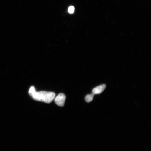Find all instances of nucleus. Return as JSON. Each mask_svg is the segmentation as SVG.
Returning a JSON list of instances; mask_svg holds the SVG:
<instances>
[{
    "mask_svg": "<svg viewBox=\"0 0 151 151\" xmlns=\"http://www.w3.org/2000/svg\"><path fill=\"white\" fill-rule=\"evenodd\" d=\"M106 88V86L105 84L100 85L93 88L92 91V93L94 95L101 94L105 89Z\"/></svg>",
    "mask_w": 151,
    "mask_h": 151,
    "instance_id": "3",
    "label": "nucleus"
},
{
    "mask_svg": "<svg viewBox=\"0 0 151 151\" xmlns=\"http://www.w3.org/2000/svg\"><path fill=\"white\" fill-rule=\"evenodd\" d=\"M75 10L74 7L73 6L70 7L68 9V12L70 14H73Z\"/></svg>",
    "mask_w": 151,
    "mask_h": 151,
    "instance_id": "5",
    "label": "nucleus"
},
{
    "mask_svg": "<svg viewBox=\"0 0 151 151\" xmlns=\"http://www.w3.org/2000/svg\"><path fill=\"white\" fill-rule=\"evenodd\" d=\"M28 93L35 101L46 103L52 102L56 96L55 93L53 92L46 91L36 92L33 86L30 88Z\"/></svg>",
    "mask_w": 151,
    "mask_h": 151,
    "instance_id": "1",
    "label": "nucleus"
},
{
    "mask_svg": "<svg viewBox=\"0 0 151 151\" xmlns=\"http://www.w3.org/2000/svg\"><path fill=\"white\" fill-rule=\"evenodd\" d=\"M54 101L58 106L63 107L65 105L66 96L63 93H60L55 98Z\"/></svg>",
    "mask_w": 151,
    "mask_h": 151,
    "instance_id": "2",
    "label": "nucleus"
},
{
    "mask_svg": "<svg viewBox=\"0 0 151 151\" xmlns=\"http://www.w3.org/2000/svg\"><path fill=\"white\" fill-rule=\"evenodd\" d=\"M94 94L92 93L91 94H88L85 97V101L87 103H90L93 100L94 96Z\"/></svg>",
    "mask_w": 151,
    "mask_h": 151,
    "instance_id": "4",
    "label": "nucleus"
}]
</instances>
